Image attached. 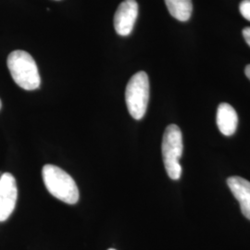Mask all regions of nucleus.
Segmentation results:
<instances>
[{
  "label": "nucleus",
  "mask_w": 250,
  "mask_h": 250,
  "mask_svg": "<svg viewBox=\"0 0 250 250\" xmlns=\"http://www.w3.org/2000/svg\"><path fill=\"white\" fill-rule=\"evenodd\" d=\"M42 176L47 191L64 203L73 205L79 200V189L70 174L62 169L46 164L43 167Z\"/></svg>",
  "instance_id": "1"
},
{
  "label": "nucleus",
  "mask_w": 250,
  "mask_h": 250,
  "mask_svg": "<svg viewBox=\"0 0 250 250\" xmlns=\"http://www.w3.org/2000/svg\"><path fill=\"white\" fill-rule=\"evenodd\" d=\"M8 68L11 77L20 87L27 91L40 86L41 78L34 58L23 50H15L8 57Z\"/></svg>",
  "instance_id": "2"
},
{
  "label": "nucleus",
  "mask_w": 250,
  "mask_h": 250,
  "mask_svg": "<svg viewBox=\"0 0 250 250\" xmlns=\"http://www.w3.org/2000/svg\"><path fill=\"white\" fill-rule=\"evenodd\" d=\"M162 157L164 167L171 180H179L182 175L180 159L183 155L184 144L182 131L176 125H170L165 130L162 139Z\"/></svg>",
  "instance_id": "3"
},
{
  "label": "nucleus",
  "mask_w": 250,
  "mask_h": 250,
  "mask_svg": "<svg viewBox=\"0 0 250 250\" xmlns=\"http://www.w3.org/2000/svg\"><path fill=\"white\" fill-rule=\"evenodd\" d=\"M148 99V76L145 72H136L128 82L125 91V101L130 115L135 120H141L146 112Z\"/></svg>",
  "instance_id": "4"
},
{
  "label": "nucleus",
  "mask_w": 250,
  "mask_h": 250,
  "mask_svg": "<svg viewBox=\"0 0 250 250\" xmlns=\"http://www.w3.org/2000/svg\"><path fill=\"white\" fill-rule=\"evenodd\" d=\"M18 198V188L14 176L5 172L0 176V223L12 214Z\"/></svg>",
  "instance_id": "5"
},
{
  "label": "nucleus",
  "mask_w": 250,
  "mask_h": 250,
  "mask_svg": "<svg viewBox=\"0 0 250 250\" xmlns=\"http://www.w3.org/2000/svg\"><path fill=\"white\" fill-rule=\"evenodd\" d=\"M138 17V4L135 0L123 1L114 15V28L119 36H129Z\"/></svg>",
  "instance_id": "6"
},
{
  "label": "nucleus",
  "mask_w": 250,
  "mask_h": 250,
  "mask_svg": "<svg viewBox=\"0 0 250 250\" xmlns=\"http://www.w3.org/2000/svg\"><path fill=\"white\" fill-rule=\"evenodd\" d=\"M227 185L241 208L243 215L250 220V182L239 176L227 179Z\"/></svg>",
  "instance_id": "7"
},
{
  "label": "nucleus",
  "mask_w": 250,
  "mask_h": 250,
  "mask_svg": "<svg viewBox=\"0 0 250 250\" xmlns=\"http://www.w3.org/2000/svg\"><path fill=\"white\" fill-rule=\"evenodd\" d=\"M217 125L220 132L226 136H231L236 132L238 116L235 109L228 103H221L217 109Z\"/></svg>",
  "instance_id": "8"
},
{
  "label": "nucleus",
  "mask_w": 250,
  "mask_h": 250,
  "mask_svg": "<svg viewBox=\"0 0 250 250\" xmlns=\"http://www.w3.org/2000/svg\"><path fill=\"white\" fill-rule=\"evenodd\" d=\"M167 9L173 18L180 21H188L193 10L192 0H165Z\"/></svg>",
  "instance_id": "9"
},
{
  "label": "nucleus",
  "mask_w": 250,
  "mask_h": 250,
  "mask_svg": "<svg viewBox=\"0 0 250 250\" xmlns=\"http://www.w3.org/2000/svg\"><path fill=\"white\" fill-rule=\"evenodd\" d=\"M239 9L242 16L250 21V0H243L240 3Z\"/></svg>",
  "instance_id": "10"
},
{
  "label": "nucleus",
  "mask_w": 250,
  "mask_h": 250,
  "mask_svg": "<svg viewBox=\"0 0 250 250\" xmlns=\"http://www.w3.org/2000/svg\"><path fill=\"white\" fill-rule=\"evenodd\" d=\"M242 34H243V36H244L246 42H247L248 45L250 46V27H246V28L243 30Z\"/></svg>",
  "instance_id": "11"
},
{
  "label": "nucleus",
  "mask_w": 250,
  "mask_h": 250,
  "mask_svg": "<svg viewBox=\"0 0 250 250\" xmlns=\"http://www.w3.org/2000/svg\"><path fill=\"white\" fill-rule=\"evenodd\" d=\"M245 73H246L247 77H248V78L250 80V64L246 67V69H245Z\"/></svg>",
  "instance_id": "12"
},
{
  "label": "nucleus",
  "mask_w": 250,
  "mask_h": 250,
  "mask_svg": "<svg viewBox=\"0 0 250 250\" xmlns=\"http://www.w3.org/2000/svg\"><path fill=\"white\" fill-rule=\"evenodd\" d=\"M1 107H2V102H1V100H0V109H1Z\"/></svg>",
  "instance_id": "13"
},
{
  "label": "nucleus",
  "mask_w": 250,
  "mask_h": 250,
  "mask_svg": "<svg viewBox=\"0 0 250 250\" xmlns=\"http://www.w3.org/2000/svg\"><path fill=\"white\" fill-rule=\"evenodd\" d=\"M113 250V249H110V250Z\"/></svg>",
  "instance_id": "14"
}]
</instances>
